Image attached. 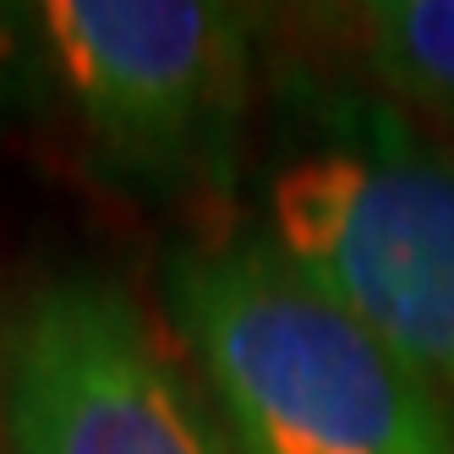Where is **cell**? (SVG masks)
<instances>
[{"label": "cell", "instance_id": "obj_1", "mask_svg": "<svg viewBox=\"0 0 454 454\" xmlns=\"http://www.w3.org/2000/svg\"><path fill=\"white\" fill-rule=\"evenodd\" d=\"M263 236L454 421V148L378 93H279Z\"/></svg>", "mask_w": 454, "mask_h": 454}, {"label": "cell", "instance_id": "obj_2", "mask_svg": "<svg viewBox=\"0 0 454 454\" xmlns=\"http://www.w3.org/2000/svg\"><path fill=\"white\" fill-rule=\"evenodd\" d=\"M165 301L241 454H454L449 411L263 231L176 247Z\"/></svg>", "mask_w": 454, "mask_h": 454}, {"label": "cell", "instance_id": "obj_3", "mask_svg": "<svg viewBox=\"0 0 454 454\" xmlns=\"http://www.w3.org/2000/svg\"><path fill=\"white\" fill-rule=\"evenodd\" d=\"M39 34L110 176L153 192L231 176L252 88V12L208 0H50Z\"/></svg>", "mask_w": 454, "mask_h": 454}, {"label": "cell", "instance_id": "obj_4", "mask_svg": "<svg viewBox=\"0 0 454 454\" xmlns=\"http://www.w3.org/2000/svg\"><path fill=\"white\" fill-rule=\"evenodd\" d=\"M17 454H231L121 285L67 274L22 307L6 345Z\"/></svg>", "mask_w": 454, "mask_h": 454}, {"label": "cell", "instance_id": "obj_5", "mask_svg": "<svg viewBox=\"0 0 454 454\" xmlns=\"http://www.w3.org/2000/svg\"><path fill=\"white\" fill-rule=\"evenodd\" d=\"M345 27L378 99L454 132V0H372Z\"/></svg>", "mask_w": 454, "mask_h": 454}]
</instances>
